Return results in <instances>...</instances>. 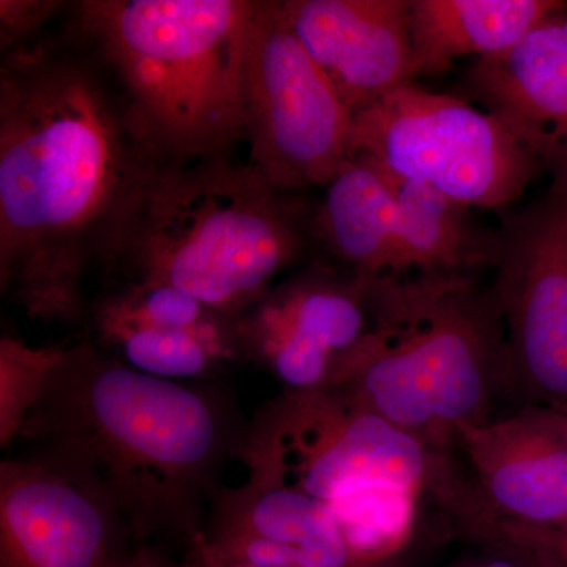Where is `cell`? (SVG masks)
Masks as SVG:
<instances>
[{
  "mask_svg": "<svg viewBox=\"0 0 567 567\" xmlns=\"http://www.w3.org/2000/svg\"><path fill=\"white\" fill-rule=\"evenodd\" d=\"M395 215L393 177L371 159L352 155L316 203L312 246L346 274L399 278Z\"/></svg>",
  "mask_w": 567,
  "mask_h": 567,
  "instance_id": "16",
  "label": "cell"
},
{
  "mask_svg": "<svg viewBox=\"0 0 567 567\" xmlns=\"http://www.w3.org/2000/svg\"><path fill=\"white\" fill-rule=\"evenodd\" d=\"M159 164L110 71L63 22L0 63V290L31 320L82 324Z\"/></svg>",
  "mask_w": 567,
  "mask_h": 567,
  "instance_id": "1",
  "label": "cell"
},
{
  "mask_svg": "<svg viewBox=\"0 0 567 567\" xmlns=\"http://www.w3.org/2000/svg\"><path fill=\"white\" fill-rule=\"evenodd\" d=\"M122 567H186L185 563L174 561L163 548L155 544H144L134 551L132 558Z\"/></svg>",
  "mask_w": 567,
  "mask_h": 567,
  "instance_id": "24",
  "label": "cell"
},
{
  "mask_svg": "<svg viewBox=\"0 0 567 567\" xmlns=\"http://www.w3.org/2000/svg\"><path fill=\"white\" fill-rule=\"evenodd\" d=\"M61 347H31L21 339H0V445L17 440L29 410L43 390Z\"/></svg>",
  "mask_w": 567,
  "mask_h": 567,
  "instance_id": "21",
  "label": "cell"
},
{
  "mask_svg": "<svg viewBox=\"0 0 567 567\" xmlns=\"http://www.w3.org/2000/svg\"><path fill=\"white\" fill-rule=\"evenodd\" d=\"M186 550H188L186 551V558L183 559V563H185L186 567H226L216 565V563H213L212 559H208L205 557V555L200 554L196 547H189L186 548ZM371 567H388V563H385V565Z\"/></svg>",
  "mask_w": 567,
  "mask_h": 567,
  "instance_id": "26",
  "label": "cell"
},
{
  "mask_svg": "<svg viewBox=\"0 0 567 567\" xmlns=\"http://www.w3.org/2000/svg\"><path fill=\"white\" fill-rule=\"evenodd\" d=\"M315 207L233 156L158 166L115 238L104 282L175 287L237 319L315 249Z\"/></svg>",
  "mask_w": 567,
  "mask_h": 567,
  "instance_id": "3",
  "label": "cell"
},
{
  "mask_svg": "<svg viewBox=\"0 0 567 567\" xmlns=\"http://www.w3.org/2000/svg\"><path fill=\"white\" fill-rule=\"evenodd\" d=\"M141 546L92 488L37 458H3L0 567H122Z\"/></svg>",
  "mask_w": 567,
  "mask_h": 567,
  "instance_id": "11",
  "label": "cell"
},
{
  "mask_svg": "<svg viewBox=\"0 0 567 567\" xmlns=\"http://www.w3.org/2000/svg\"><path fill=\"white\" fill-rule=\"evenodd\" d=\"M254 0H82L65 22L110 71L159 166L233 156L246 141Z\"/></svg>",
  "mask_w": 567,
  "mask_h": 567,
  "instance_id": "4",
  "label": "cell"
},
{
  "mask_svg": "<svg viewBox=\"0 0 567 567\" xmlns=\"http://www.w3.org/2000/svg\"><path fill=\"white\" fill-rule=\"evenodd\" d=\"M374 279L315 264L275 284L235 319L241 360L274 375L289 393L323 388L374 328Z\"/></svg>",
  "mask_w": 567,
  "mask_h": 567,
  "instance_id": "10",
  "label": "cell"
},
{
  "mask_svg": "<svg viewBox=\"0 0 567 567\" xmlns=\"http://www.w3.org/2000/svg\"><path fill=\"white\" fill-rule=\"evenodd\" d=\"M352 155L486 210L518 203L543 167L491 112L415 84L352 115Z\"/></svg>",
  "mask_w": 567,
  "mask_h": 567,
  "instance_id": "7",
  "label": "cell"
},
{
  "mask_svg": "<svg viewBox=\"0 0 567 567\" xmlns=\"http://www.w3.org/2000/svg\"><path fill=\"white\" fill-rule=\"evenodd\" d=\"M498 535L518 550L546 551L567 565V528L535 527L513 520H499Z\"/></svg>",
  "mask_w": 567,
  "mask_h": 567,
  "instance_id": "23",
  "label": "cell"
},
{
  "mask_svg": "<svg viewBox=\"0 0 567 567\" xmlns=\"http://www.w3.org/2000/svg\"><path fill=\"white\" fill-rule=\"evenodd\" d=\"M457 440L496 524L567 528V436L550 405L470 425Z\"/></svg>",
  "mask_w": 567,
  "mask_h": 567,
  "instance_id": "13",
  "label": "cell"
},
{
  "mask_svg": "<svg viewBox=\"0 0 567 567\" xmlns=\"http://www.w3.org/2000/svg\"><path fill=\"white\" fill-rule=\"evenodd\" d=\"M391 175V174H390ZM398 275H468L494 265L496 233L473 221L466 205L425 183L394 177Z\"/></svg>",
  "mask_w": 567,
  "mask_h": 567,
  "instance_id": "19",
  "label": "cell"
},
{
  "mask_svg": "<svg viewBox=\"0 0 567 567\" xmlns=\"http://www.w3.org/2000/svg\"><path fill=\"white\" fill-rule=\"evenodd\" d=\"M372 308L371 333L323 388L436 451L488 421L492 390L507 377L494 289L480 292L468 275L385 276L372 282Z\"/></svg>",
  "mask_w": 567,
  "mask_h": 567,
  "instance_id": "5",
  "label": "cell"
},
{
  "mask_svg": "<svg viewBox=\"0 0 567 567\" xmlns=\"http://www.w3.org/2000/svg\"><path fill=\"white\" fill-rule=\"evenodd\" d=\"M417 495L386 484H364L330 503L358 565H385L405 546L412 535Z\"/></svg>",
  "mask_w": 567,
  "mask_h": 567,
  "instance_id": "20",
  "label": "cell"
},
{
  "mask_svg": "<svg viewBox=\"0 0 567 567\" xmlns=\"http://www.w3.org/2000/svg\"><path fill=\"white\" fill-rule=\"evenodd\" d=\"M241 462L328 505L349 488L386 484L431 488L476 520L488 517L439 451L330 388L286 391L265 405L249 421Z\"/></svg>",
  "mask_w": 567,
  "mask_h": 567,
  "instance_id": "6",
  "label": "cell"
},
{
  "mask_svg": "<svg viewBox=\"0 0 567 567\" xmlns=\"http://www.w3.org/2000/svg\"><path fill=\"white\" fill-rule=\"evenodd\" d=\"M412 0H282L308 54L357 114L413 84Z\"/></svg>",
  "mask_w": 567,
  "mask_h": 567,
  "instance_id": "12",
  "label": "cell"
},
{
  "mask_svg": "<svg viewBox=\"0 0 567 567\" xmlns=\"http://www.w3.org/2000/svg\"><path fill=\"white\" fill-rule=\"evenodd\" d=\"M561 0H412L413 76L445 73L458 58H491L517 47Z\"/></svg>",
  "mask_w": 567,
  "mask_h": 567,
  "instance_id": "18",
  "label": "cell"
},
{
  "mask_svg": "<svg viewBox=\"0 0 567 567\" xmlns=\"http://www.w3.org/2000/svg\"><path fill=\"white\" fill-rule=\"evenodd\" d=\"M494 293L507 379L567 406V182L506 215L496 233Z\"/></svg>",
  "mask_w": 567,
  "mask_h": 567,
  "instance_id": "9",
  "label": "cell"
},
{
  "mask_svg": "<svg viewBox=\"0 0 567 567\" xmlns=\"http://www.w3.org/2000/svg\"><path fill=\"white\" fill-rule=\"evenodd\" d=\"M522 554L527 555L529 563L533 567H567L566 563L559 561V559L551 557L546 551L539 550H520Z\"/></svg>",
  "mask_w": 567,
  "mask_h": 567,
  "instance_id": "25",
  "label": "cell"
},
{
  "mask_svg": "<svg viewBox=\"0 0 567 567\" xmlns=\"http://www.w3.org/2000/svg\"><path fill=\"white\" fill-rule=\"evenodd\" d=\"M89 344L118 363L181 382H215L234 364L244 363L235 319L204 328L148 322L93 295L85 309Z\"/></svg>",
  "mask_w": 567,
  "mask_h": 567,
  "instance_id": "17",
  "label": "cell"
},
{
  "mask_svg": "<svg viewBox=\"0 0 567 567\" xmlns=\"http://www.w3.org/2000/svg\"><path fill=\"white\" fill-rule=\"evenodd\" d=\"M464 89L567 182V6L544 18L513 50L476 59Z\"/></svg>",
  "mask_w": 567,
  "mask_h": 567,
  "instance_id": "14",
  "label": "cell"
},
{
  "mask_svg": "<svg viewBox=\"0 0 567 567\" xmlns=\"http://www.w3.org/2000/svg\"><path fill=\"white\" fill-rule=\"evenodd\" d=\"M59 0H2L0 2V48L2 54L39 39L48 22L70 9Z\"/></svg>",
  "mask_w": 567,
  "mask_h": 567,
  "instance_id": "22",
  "label": "cell"
},
{
  "mask_svg": "<svg viewBox=\"0 0 567 567\" xmlns=\"http://www.w3.org/2000/svg\"><path fill=\"white\" fill-rule=\"evenodd\" d=\"M554 409L555 417L561 431L567 436V406L550 405Z\"/></svg>",
  "mask_w": 567,
  "mask_h": 567,
  "instance_id": "27",
  "label": "cell"
},
{
  "mask_svg": "<svg viewBox=\"0 0 567 567\" xmlns=\"http://www.w3.org/2000/svg\"><path fill=\"white\" fill-rule=\"evenodd\" d=\"M476 567H516L513 563L503 561V559H496V561H488L486 565H481Z\"/></svg>",
  "mask_w": 567,
  "mask_h": 567,
  "instance_id": "28",
  "label": "cell"
},
{
  "mask_svg": "<svg viewBox=\"0 0 567 567\" xmlns=\"http://www.w3.org/2000/svg\"><path fill=\"white\" fill-rule=\"evenodd\" d=\"M241 486L221 488L200 539L210 547L268 544L295 567H361L347 546L331 506L246 470Z\"/></svg>",
  "mask_w": 567,
  "mask_h": 567,
  "instance_id": "15",
  "label": "cell"
},
{
  "mask_svg": "<svg viewBox=\"0 0 567 567\" xmlns=\"http://www.w3.org/2000/svg\"><path fill=\"white\" fill-rule=\"evenodd\" d=\"M248 424L221 380L159 379L81 341L59 350L13 445L103 496L142 546L189 548Z\"/></svg>",
  "mask_w": 567,
  "mask_h": 567,
  "instance_id": "2",
  "label": "cell"
},
{
  "mask_svg": "<svg viewBox=\"0 0 567 567\" xmlns=\"http://www.w3.org/2000/svg\"><path fill=\"white\" fill-rule=\"evenodd\" d=\"M244 107L248 163L275 188H327L349 162L352 112L295 35L282 0H254Z\"/></svg>",
  "mask_w": 567,
  "mask_h": 567,
  "instance_id": "8",
  "label": "cell"
}]
</instances>
